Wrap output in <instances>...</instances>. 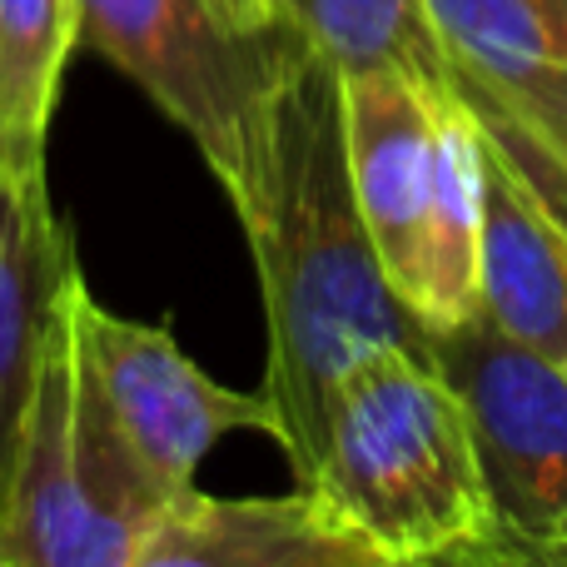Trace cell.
<instances>
[{
  "label": "cell",
  "mask_w": 567,
  "mask_h": 567,
  "mask_svg": "<svg viewBox=\"0 0 567 567\" xmlns=\"http://www.w3.org/2000/svg\"><path fill=\"white\" fill-rule=\"evenodd\" d=\"M453 95H429L393 70L339 75L343 159L383 279L413 309L423 275V225L433 199L439 115ZM419 319V313H413Z\"/></svg>",
  "instance_id": "7"
},
{
  "label": "cell",
  "mask_w": 567,
  "mask_h": 567,
  "mask_svg": "<svg viewBox=\"0 0 567 567\" xmlns=\"http://www.w3.org/2000/svg\"><path fill=\"white\" fill-rule=\"evenodd\" d=\"M478 319L543 359H567V235L553 225L538 195L493 155L488 140H483Z\"/></svg>",
  "instance_id": "9"
},
{
  "label": "cell",
  "mask_w": 567,
  "mask_h": 567,
  "mask_svg": "<svg viewBox=\"0 0 567 567\" xmlns=\"http://www.w3.org/2000/svg\"><path fill=\"white\" fill-rule=\"evenodd\" d=\"M75 40V0H0V179L6 185H45V140Z\"/></svg>",
  "instance_id": "14"
},
{
  "label": "cell",
  "mask_w": 567,
  "mask_h": 567,
  "mask_svg": "<svg viewBox=\"0 0 567 567\" xmlns=\"http://www.w3.org/2000/svg\"><path fill=\"white\" fill-rule=\"evenodd\" d=\"M433 359L463 393L488 473L498 538L473 567H567V369L473 313L433 333Z\"/></svg>",
  "instance_id": "5"
},
{
  "label": "cell",
  "mask_w": 567,
  "mask_h": 567,
  "mask_svg": "<svg viewBox=\"0 0 567 567\" xmlns=\"http://www.w3.org/2000/svg\"><path fill=\"white\" fill-rule=\"evenodd\" d=\"M70 269H80L75 245H70V229L55 219L50 185L0 179V508L16 473V449L50 313Z\"/></svg>",
  "instance_id": "10"
},
{
  "label": "cell",
  "mask_w": 567,
  "mask_h": 567,
  "mask_svg": "<svg viewBox=\"0 0 567 567\" xmlns=\"http://www.w3.org/2000/svg\"><path fill=\"white\" fill-rule=\"evenodd\" d=\"M130 567H399L333 523L309 493L209 498L185 488L159 508Z\"/></svg>",
  "instance_id": "8"
},
{
  "label": "cell",
  "mask_w": 567,
  "mask_h": 567,
  "mask_svg": "<svg viewBox=\"0 0 567 567\" xmlns=\"http://www.w3.org/2000/svg\"><path fill=\"white\" fill-rule=\"evenodd\" d=\"M229 10H235L239 20H249V25H259V30H284L289 35V25L279 20V0H225Z\"/></svg>",
  "instance_id": "16"
},
{
  "label": "cell",
  "mask_w": 567,
  "mask_h": 567,
  "mask_svg": "<svg viewBox=\"0 0 567 567\" xmlns=\"http://www.w3.org/2000/svg\"><path fill=\"white\" fill-rule=\"evenodd\" d=\"M453 65H567V0H429Z\"/></svg>",
  "instance_id": "15"
},
{
  "label": "cell",
  "mask_w": 567,
  "mask_h": 567,
  "mask_svg": "<svg viewBox=\"0 0 567 567\" xmlns=\"http://www.w3.org/2000/svg\"><path fill=\"white\" fill-rule=\"evenodd\" d=\"M563 369H567V359H563Z\"/></svg>",
  "instance_id": "19"
},
{
  "label": "cell",
  "mask_w": 567,
  "mask_h": 567,
  "mask_svg": "<svg viewBox=\"0 0 567 567\" xmlns=\"http://www.w3.org/2000/svg\"><path fill=\"white\" fill-rule=\"evenodd\" d=\"M453 95L463 100L493 155L538 195V205L567 235V65H453Z\"/></svg>",
  "instance_id": "12"
},
{
  "label": "cell",
  "mask_w": 567,
  "mask_h": 567,
  "mask_svg": "<svg viewBox=\"0 0 567 567\" xmlns=\"http://www.w3.org/2000/svg\"><path fill=\"white\" fill-rule=\"evenodd\" d=\"M229 205L265 293L275 443L293 478L309 483L343 373L383 343L433 353V333L383 279L363 229L343 159L339 70L319 55H303L275 85Z\"/></svg>",
  "instance_id": "1"
},
{
  "label": "cell",
  "mask_w": 567,
  "mask_h": 567,
  "mask_svg": "<svg viewBox=\"0 0 567 567\" xmlns=\"http://www.w3.org/2000/svg\"><path fill=\"white\" fill-rule=\"evenodd\" d=\"M478 245H483V140L463 100L439 115L433 199L423 225V275L413 313L429 333H449L478 313Z\"/></svg>",
  "instance_id": "11"
},
{
  "label": "cell",
  "mask_w": 567,
  "mask_h": 567,
  "mask_svg": "<svg viewBox=\"0 0 567 567\" xmlns=\"http://www.w3.org/2000/svg\"><path fill=\"white\" fill-rule=\"evenodd\" d=\"M70 309H75V353L90 399L165 498L195 488L199 463L229 433L275 439L269 393H239L209 379L165 323L110 313L85 289V275L70 289Z\"/></svg>",
  "instance_id": "6"
},
{
  "label": "cell",
  "mask_w": 567,
  "mask_h": 567,
  "mask_svg": "<svg viewBox=\"0 0 567 567\" xmlns=\"http://www.w3.org/2000/svg\"><path fill=\"white\" fill-rule=\"evenodd\" d=\"M75 279L80 269H70L50 313L0 508V543L20 567H130L140 538L169 503L125 453L80 379L70 309Z\"/></svg>",
  "instance_id": "3"
},
{
  "label": "cell",
  "mask_w": 567,
  "mask_h": 567,
  "mask_svg": "<svg viewBox=\"0 0 567 567\" xmlns=\"http://www.w3.org/2000/svg\"><path fill=\"white\" fill-rule=\"evenodd\" d=\"M279 20L339 75L393 70L429 95H453V55L429 0H279Z\"/></svg>",
  "instance_id": "13"
},
{
  "label": "cell",
  "mask_w": 567,
  "mask_h": 567,
  "mask_svg": "<svg viewBox=\"0 0 567 567\" xmlns=\"http://www.w3.org/2000/svg\"><path fill=\"white\" fill-rule=\"evenodd\" d=\"M75 25L195 140L225 195L245 179L275 85L309 55L225 0H75Z\"/></svg>",
  "instance_id": "4"
},
{
  "label": "cell",
  "mask_w": 567,
  "mask_h": 567,
  "mask_svg": "<svg viewBox=\"0 0 567 567\" xmlns=\"http://www.w3.org/2000/svg\"><path fill=\"white\" fill-rule=\"evenodd\" d=\"M403 567V563H399ZM419 567H473V563H463V558H449V563H419Z\"/></svg>",
  "instance_id": "17"
},
{
  "label": "cell",
  "mask_w": 567,
  "mask_h": 567,
  "mask_svg": "<svg viewBox=\"0 0 567 567\" xmlns=\"http://www.w3.org/2000/svg\"><path fill=\"white\" fill-rule=\"evenodd\" d=\"M299 488L403 567L473 558L498 538L463 393L409 343L363 353L339 379L319 463Z\"/></svg>",
  "instance_id": "2"
},
{
  "label": "cell",
  "mask_w": 567,
  "mask_h": 567,
  "mask_svg": "<svg viewBox=\"0 0 567 567\" xmlns=\"http://www.w3.org/2000/svg\"><path fill=\"white\" fill-rule=\"evenodd\" d=\"M0 567H20V563L10 558V553H6V543H0Z\"/></svg>",
  "instance_id": "18"
}]
</instances>
